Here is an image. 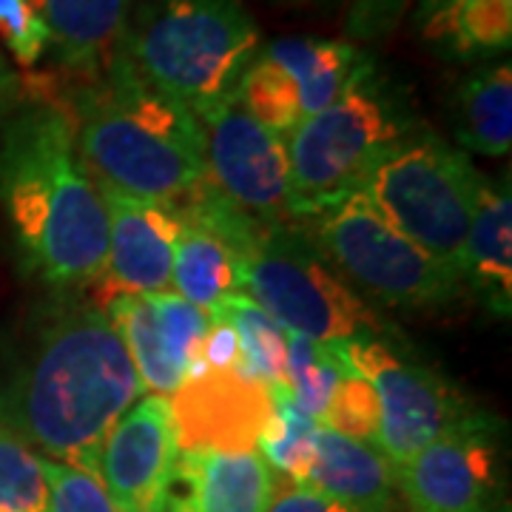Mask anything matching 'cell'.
I'll return each mask as SVG.
<instances>
[{"label":"cell","mask_w":512,"mask_h":512,"mask_svg":"<svg viewBox=\"0 0 512 512\" xmlns=\"http://www.w3.org/2000/svg\"><path fill=\"white\" fill-rule=\"evenodd\" d=\"M143 390L109 313L74 302L37 328L0 384V427L40 458L100 478L109 433Z\"/></svg>","instance_id":"obj_1"},{"label":"cell","mask_w":512,"mask_h":512,"mask_svg":"<svg viewBox=\"0 0 512 512\" xmlns=\"http://www.w3.org/2000/svg\"><path fill=\"white\" fill-rule=\"evenodd\" d=\"M0 211L29 276L55 291L89 288L100 276L109 245L103 191L46 83L0 123Z\"/></svg>","instance_id":"obj_2"},{"label":"cell","mask_w":512,"mask_h":512,"mask_svg":"<svg viewBox=\"0 0 512 512\" xmlns=\"http://www.w3.org/2000/svg\"><path fill=\"white\" fill-rule=\"evenodd\" d=\"M55 94L72 120L77 154L103 191L177 202L205 177L200 120L120 55Z\"/></svg>","instance_id":"obj_3"},{"label":"cell","mask_w":512,"mask_h":512,"mask_svg":"<svg viewBox=\"0 0 512 512\" xmlns=\"http://www.w3.org/2000/svg\"><path fill=\"white\" fill-rule=\"evenodd\" d=\"M421 128L413 92L365 52L345 92L285 140L293 225L359 194L373 168Z\"/></svg>","instance_id":"obj_4"},{"label":"cell","mask_w":512,"mask_h":512,"mask_svg":"<svg viewBox=\"0 0 512 512\" xmlns=\"http://www.w3.org/2000/svg\"><path fill=\"white\" fill-rule=\"evenodd\" d=\"M262 49L239 0H134L117 55L197 120L234 97Z\"/></svg>","instance_id":"obj_5"},{"label":"cell","mask_w":512,"mask_h":512,"mask_svg":"<svg viewBox=\"0 0 512 512\" xmlns=\"http://www.w3.org/2000/svg\"><path fill=\"white\" fill-rule=\"evenodd\" d=\"M484 180L467 151L421 128L373 168L362 194L399 234L461 274Z\"/></svg>","instance_id":"obj_6"},{"label":"cell","mask_w":512,"mask_h":512,"mask_svg":"<svg viewBox=\"0 0 512 512\" xmlns=\"http://www.w3.org/2000/svg\"><path fill=\"white\" fill-rule=\"evenodd\" d=\"M305 225L308 231L302 234L316 254L345 276L350 288L387 308L433 313L453 308L467 296L461 274L399 234L362 191Z\"/></svg>","instance_id":"obj_7"},{"label":"cell","mask_w":512,"mask_h":512,"mask_svg":"<svg viewBox=\"0 0 512 512\" xmlns=\"http://www.w3.org/2000/svg\"><path fill=\"white\" fill-rule=\"evenodd\" d=\"M242 293L285 333L313 342L345 345L384 330L365 299L316 254L296 225H259L242 256Z\"/></svg>","instance_id":"obj_8"},{"label":"cell","mask_w":512,"mask_h":512,"mask_svg":"<svg viewBox=\"0 0 512 512\" xmlns=\"http://www.w3.org/2000/svg\"><path fill=\"white\" fill-rule=\"evenodd\" d=\"M342 348L350 367L376 390L379 427L373 447L393 470L441 436L493 419L490 410L461 393L441 370L419 362L407 345H393L384 330L350 339Z\"/></svg>","instance_id":"obj_9"},{"label":"cell","mask_w":512,"mask_h":512,"mask_svg":"<svg viewBox=\"0 0 512 512\" xmlns=\"http://www.w3.org/2000/svg\"><path fill=\"white\" fill-rule=\"evenodd\" d=\"M205 180L259 222L293 225L288 143L228 97L200 120Z\"/></svg>","instance_id":"obj_10"},{"label":"cell","mask_w":512,"mask_h":512,"mask_svg":"<svg viewBox=\"0 0 512 512\" xmlns=\"http://www.w3.org/2000/svg\"><path fill=\"white\" fill-rule=\"evenodd\" d=\"M501 421L453 430L396 470L410 512H504Z\"/></svg>","instance_id":"obj_11"},{"label":"cell","mask_w":512,"mask_h":512,"mask_svg":"<svg viewBox=\"0 0 512 512\" xmlns=\"http://www.w3.org/2000/svg\"><path fill=\"white\" fill-rule=\"evenodd\" d=\"M111 325L151 396H174L188 379L205 373L200 359L211 316L180 293L160 291L111 302Z\"/></svg>","instance_id":"obj_12"},{"label":"cell","mask_w":512,"mask_h":512,"mask_svg":"<svg viewBox=\"0 0 512 512\" xmlns=\"http://www.w3.org/2000/svg\"><path fill=\"white\" fill-rule=\"evenodd\" d=\"M103 202L109 217V245L103 271L86 288L92 293V305L106 311L123 296L171 291L174 248L183 231L177 205L131 200L114 191H103Z\"/></svg>","instance_id":"obj_13"},{"label":"cell","mask_w":512,"mask_h":512,"mask_svg":"<svg viewBox=\"0 0 512 512\" xmlns=\"http://www.w3.org/2000/svg\"><path fill=\"white\" fill-rule=\"evenodd\" d=\"M168 407L180 453H251L274 416V393L239 365L188 379Z\"/></svg>","instance_id":"obj_14"},{"label":"cell","mask_w":512,"mask_h":512,"mask_svg":"<svg viewBox=\"0 0 512 512\" xmlns=\"http://www.w3.org/2000/svg\"><path fill=\"white\" fill-rule=\"evenodd\" d=\"M177 453L168 399H140L114 424L103 447L100 481L114 512H165Z\"/></svg>","instance_id":"obj_15"},{"label":"cell","mask_w":512,"mask_h":512,"mask_svg":"<svg viewBox=\"0 0 512 512\" xmlns=\"http://www.w3.org/2000/svg\"><path fill=\"white\" fill-rule=\"evenodd\" d=\"M279 476L251 453L185 450L177 453L165 512H265Z\"/></svg>","instance_id":"obj_16"},{"label":"cell","mask_w":512,"mask_h":512,"mask_svg":"<svg viewBox=\"0 0 512 512\" xmlns=\"http://www.w3.org/2000/svg\"><path fill=\"white\" fill-rule=\"evenodd\" d=\"M410 23L447 63L498 60L512 49V0H416Z\"/></svg>","instance_id":"obj_17"},{"label":"cell","mask_w":512,"mask_h":512,"mask_svg":"<svg viewBox=\"0 0 512 512\" xmlns=\"http://www.w3.org/2000/svg\"><path fill=\"white\" fill-rule=\"evenodd\" d=\"M305 487L330 495L353 512H393L396 470L370 441L339 436L319 424Z\"/></svg>","instance_id":"obj_18"},{"label":"cell","mask_w":512,"mask_h":512,"mask_svg":"<svg viewBox=\"0 0 512 512\" xmlns=\"http://www.w3.org/2000/svg\"><path fill=\"white\" fill-rule=\"evenodd\" d=\"M49 32V52L69 80H86L117 55L134 0H29Z\"/></svg>","instance_id":"obj_19"},{"label":"cell","mask_w":512,"mask_h":512,"mask_svg":"<svg viewBox=\"0 0 512 512\" xmlns=\"http://www.w3.org/2000/svg\"><path fill=\"white\" fill-rule=\"evenodd\" d=\"M467 293L498 319L512 316V200L510 180L481 185L476 214L461 256Z\"/></svg>","instance_id":"obj_20"},{"label":"cell","mask_w":512,"mask_h":512,"mask_svg":"<svg viewBox=\"0 0 512 512\" xmlns=\"http://www.w3.org/2000/svg\"><path fill=\"white\" fill-rule=\"evenodd\" d=\"M450 128L461 151L501 160L512 148L510 60L478 63L450 92Z\"/></svg>","instance_id":"obj_21"},{"label":"cell","mask_w":512,"mask_h":512,"mask_svg":"<svg viewBox=\"0 0 512 512\" xmlns=\"http://www.w3.org/2000/svg\"><path fill=\"white\" fill-rule=\"evenodd\" d=\"M256 57L271 69L291 80L302 103V123L325 111L345 92L356 66L362 63L365 49L350 40L328 37H279L265 43Z\"/></svg>","instance_id":"obj_22"},{"label":"cell","mask_w":512,"mask_h":512,"mask_svg":"<svg viewBox=\"0 0 512 512\" xmlns=\"http://www.w3.org/2000/svg\"><path fill=\"white\" fill-rule=\"evenodd\" d=\"M180 222L183 231L174 248L171 291L208 313L228 293H242V259L228 239L205 222L185 214H180Z\"/></svg>","instance_id":"obj_23"},{"label":"cell","mask_w":512,"mask_h":512,"mask_svg":"<svg viewBox=\"0 0 512 512\" xmlns=\"http://www.w3.org/2000/svg\"><path fill=\"white\" fill-rule=\"evenodd\" d=\"M211 322L231 325L242 350V367L271 390L285 387V356L288 333L274 322V316L256 305L248 293H228L211 311Z\"/></svg>","instance_id":"obj_24"},{"label":"cell","mask_w":512,"mask_h":512,"mask_svg":"<svg viewBox=\"0 0 512 512\" xmlns=\"http://www.w3.org/2000/svg\"><path fill=\"white\" fill-rule=\"evenodd\" d=\"M350 362L342 345L313 342L305 336L288 333V356H285V382L291 390L293 404L313 421H322L333 390L348 376Z\"/></svg>","instance_id":"obj_25"},{"label":"cell","mask_w":512,"mask_h":512,"mask_svg":"<svg viewBox=\"0 0 512 512\" xmlns=\"http://www.w3.org/2000/svg\"><path fill=\"white\" fill-rule=\"evenodd\" d=\"M271 393H274V416L268 421L256 450L271 464L276 476L302 484L313 461V441H316L319 421L308 419L293 404L288 384L276 387Z\"/></svg>","instance_id":"obj_26"},{"label":"cell","mask_w":512,"mask_h":512,"mask_svg":"<svg viewBox=\"0 0 512 512\" xmlns=\"http://www.w3.org/2000/svg\"><path fill=\"white\" fill-rule=\"evenodd\" d=\"M0 512H52L43 458L0 427Z\"/></svg>","instance_id":"obj_27"},{"label":"cell","mask_w":512,"mask_h":512,"mask_svg":"<svg viewBox=\"0 0 512 512\" xmlns=\"http://www.w3.org/2000/svg\"><path fill=\"white\" fill-rule=\"evenodd\" d=\"M319 424L333 430V433H339V436L373 444L376 427H379L376 390L356 370H350L348 376L339 382V387L333 390L328 407H325V416H322Z\"/></svg>","instance_id":"obj_28"},{"label":"cell","mask_w":512,"mask_h":512,"mask_svg":"<svg viewBox=\"0 0 512 512\" xmlns=\"http://www.w3.org/2000/svg\"><path fill=\"white\" fill-rule=\"evenodd\" d=\"M0 43L12 60L32 69L49 52V32L29 0H0Z\"/></svg>","instance_id":"obj_29"},{"label":"cell","mask_w":512,"mask_h":512,"mask_svg":"<svg viewBox=\"0 0 512 512\" xmlns=\"http://www.w3.org/2000/svg\"><path fill=\"white\" fill-rule=\"evenodd\" d=\"M43 476L49 484L52 512H114L103 481L92 473L43 458Z\"/></svg>","instance_id":"obj_30"},{"label":"cell","mask_w":512,"mask_h":512,"mask_svg":"<svg viewBox=\"0 0 512 512\" xmlns=\"http://www.w3.org/2000/svg\"><path fill=\"white\" fill-rule=\"evenodd\" d=\"M416 0H350L345 35L350 43H379L390 37Z\"/></svg>","instance_id":"obj_31"},{"label":"cell","mask_w":512,"mask_h":512,"mask_svg":"<svg viewBox=\"0 0 512 512\" xmlns=\"http://www.w3.org/2000/svg\"><path fill=\"white\" fill-rule=\"evenodd\" d=\"M265 512H353L345 504L333 501L330 495L311 490L305 484H296V481H285L279 478V487H276L274 501L268 504Z\"/></svg>","instance_id":"obj_32"},{"label":"cell","mask_w":512,"mask_h":512,"mask_svg":"<svg viewBox=\"0 0 512 512\" xmlns=\"http://www.w3.org/2000/svg\"><path fill=\"white\" fill-rule=\"evenodd\" d=\"M200 359L205 370H228V367L242 365V350L239 339L231 325L225 322H211V328L205 333Z\"/></svg>","instance_id":"obj_33"},{"label":"cell","mask_w":512,"mask_h":512,"mask_svg":"<svg viewBox=\"0 0 512 512\" xmlns=\"http://www.w3.org/2000/svg\"><path fill=\"white\" fill-rule=\"evenodd\" d=\"M26 100V83L20 80V74L9 66V60L0 55V123L15 114Z\"/></svg>","instance_id":"obj_34"},{"label":"cell","mask_w":512,"mask_h":512,"mask_svg":"<svg viewBox=\"0 0 512 512\" xmlns=\"http://www.w3.org/2000/svg\"><path fill=\"white\" fill-rule=\"evenodd\" d=\"M293 3H302V0H293Z\"/></svg>","instance_id":"obj_35"},{"label":"cell","mask_w":512,"mask_h":512,"mask_svg":"<svg viewBox=\"0 0 512 512\" xmlns=\"http://www.w3.org/2000/svg\"><path fill=\"white\" fill-rule=\"evenodd\" d=\"M504 512H510V510H504Z\"/></svg>","instance_id":"obj_36"}]
</instances>
